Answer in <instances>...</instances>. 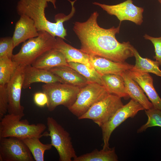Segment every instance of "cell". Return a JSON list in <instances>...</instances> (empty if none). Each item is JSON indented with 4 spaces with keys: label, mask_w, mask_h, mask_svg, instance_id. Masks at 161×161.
I'll use <instances>...</instances> for the list:
<instances>
[{
    "label": "cell",
    "mask_w": 161,
    "mask_h": 161,
    "mask_svg": "<svg viewBox=\"0 0 161 161\" xmlns=\"http://www.w3.org/2000/svg\"><path fill=\"white\" fill-rule=\"evenodd\" d=\"M98 16L97 12L95 11L86 21L74 23L73 29L80 42V50L89 55L118 63L126 62L128 58L134 56L133 46L130 43H121L116 38L121 24L116 27L103 28L97 23Z\"/></svg>",
    "instance_id": "obj_1"
},
{
    "label": "cell",
    "mask_w": 161,
    "mask_h": 161,
    "mask_svg": "<svg viewBox=\"0 0 161 161\" xmlns=\"http://www.w3.org/2000/svg\"><path fill=\"white\" fill-rule=\"evenodd\" d=\"M56 0H19L16 6V11L20 16L26 15L32 19L38 32L46 31L53 36L58 37L65 40L66 30L64 26V22L69 20L68 16L62 13L55 16V22L47 19L45 15V9L48 2H50L56 8Z\"/></svg>",
    "instance_id": "obj_2"
},
{
    "label": "cell",
    "mask_w": 161,
    "mask_h": 161,
    "mask_svg": "<svg viewBox=\"0 0 161 161\" xmlns=\"http://www.w3.org/2000/svg\"><path fill=\"white\" fill-rule=\"evenodd\" d=\"M56 38L46 31L39 32L38 36L23 42L12 60L18 66L31 65L38 57L47 50L54 48Z\"/></svg>",
    "instance_id": "obj_3"
},
{
    "label": "cell",
    "mask_w": 161,
    "mask_h": 161,
    "mask_svg": "<svg viewBox=\"0 0 161 161\" xmlns=\"http://www.w3.org/2000/svg\"><path fill=\"white\" fill-rule=\"evenodd\" d=\"M19 116L8 113L0 122V138L13 137L22 139L27 137L44 136L46 128L42 123L30 124L27 119L21 120Z\"/></svg>",
    "instance_id": "obj_4"
},
{
    "label": "cell",
    "mask_w": 161,
    "mask_h": 161,
    "mask_svg": "<svg viewBox=\"0 0 161 161\" xmlns=\"http://www.w3.org/2000/svg\"><path fill=\"white\" fill-rule=\"evenodd\" d=\"M49 132L44 133V136H49L51 143L57 150L60 161H71L77 156L69 133L52 117L47 119Z\"/></svg>",
    "instance_id": "obj_5"
},
{
    "label": "cell",
    "mask_w": 161,
    "mask_h": 161,
    "mask_svg": "<svg viewBox=\"0 0 161 161\" xmlns=\"http://www.w3.org/2000/svg\"><path fill=\"white\" fill-rule=\"evenodd\" d=\"M43 92L47 95L48 110L52 112L58 106L67 108L75 102L80 88L65 83L56 82L45 83L42 86Z\"/></svg>",
    "instance_id": "obj_6"
},
{
    "label": "cell",
    "mask_w": 161,
    "mask_h": 161,
    "mask_svg": "<svg viewBox=\"0 0 161 161\" xmlns=\"http://www.w3.org/2000/svg\"><path fill=\"white\" fill-rule=\"evenodd\" d=\"M109 94L103 86L89 83L80 88L75 102L68 109L78 118L86 113L95 103Z\"/></svg>",
    "instance_id": "obj_7"
},
{
    "label": "cell",
    "mask_w": 161,
    "mask_h": 161,
    "mask_svg": "<svg viewBox=\"0 0 161 161\" xmlns=\"http://www.w3.org/2000/svg\"><path fill=\"white\" fill-rule=\"evenodd\" d=\"M123 106L121 98L109 94L94 104L78 119L91 120L100 127Z\"/></svg>",
    "instance_id": "obj_8"
},
{
    "label": "cell",
    "mask_w": 161,
    "mask_h": 161,
    "mask_svg": "<svg viewBox=\"0 0 161 161\" xmlns=\"http://www.w3.org/2000/svg\"><path fill=\"white\" fill-rule=\"evenodd\" d=\"M144 110L141 105L132 99L119 109L107 122L100 127L103 141V149L109 148L111 136L117 127L127 118L134 117L139 111Z\"/></svg>",
    "instance_id": "obj_9"
},
{
    "label": "cell",
    "mask_w": 161,
    "mask_h": 161,
    "mask_svg": "<svg viewBox=\"0 0 161 161\" xmlns=\"http://www.w3.org/2000/svg\"><path fill=\"white\" fill-rule=\"evenodd\" d=\"M28 148L21 139L13 137L0 138V161H33Z\"/></svg>",
    "instance_id": "obj_10"
},
{
    "label": "cell",
    "mask_w": 161,
    "mask_h": 161,
    "mask_svg": "<svg viewBox=\"0 0 161 161\" xmlns=\"http://www.w3.org/2000/svg\"><path fill=\"white\" fill-rule=\"evenodd\" d=\"M93 4L99 6L109 14L116 16L120 21V23L123 21L128 20L137 25H140L143 21V8L134 4L132 0H126L113 5L97 2H94Z\"/></svg>",
    "instance_id": "obj_11"
},
{
    "label": "cell",
    "mask_w": 161,
    "mask_h": 161,
    "mask_svg": "<svg viewBox=\"0 0 161 161\" xmlns=\"http://www.w3.org/2000/svg\"><path fill=\"white\" fill-rule=\"evenodd\" d=\"M24 66L22 65L17 66L7 85L8 100L7 112L19 116L21 118L25 115L24 108L20 102Z\"/></svg>",
    "instance_id": "obj_12"
},
{
    "label": "cell",
    "mask_w": 161,
    "mask_h": 161,
    "mask_svg": "<svg viewBox=\"0 0 161 161\" xmlns=\"http://www.w3.org/2000/svg\"><path fill=\"white\" fill-rule=\"evenodd\" d=\"M131 78L139 85L151 101L154 108L161 110V99L154 86L153 78L148 73L133 68L128 70Z\"/></svg>",
    "instance_id": "obj_13"
},
{
    "label": "cell",
    "mask_w": 161,
    "mask_h": 161,
    "mask_svg": "<svg viewBox=\"0 0 161 161\" xmlns=\"http://www.w3.org/2000/svg\"><path fill=\"white\" fill-rule=\"evenodd\" d=\"M49 83L56 82L64 83L60 78L48 70L36 68L28 65L24 66L22 88L26 89L35 83Z\"/></svg>",
    "instance_id": "obj_14"
},
{
    "label": "cell",
    "mask_w": 161,
    "mask_h": 161,
    "mask_svg": "<svg viewBox=\"0 0 161 161\" xmlns=\"http://www.w3.org/2000/svg\"><path fill=\"white\" fill-rule=\"evenodd\" d=\"M15 24L12 37L14 48L29 39L38 36L39 32L33 20L25 15L20 16Z\"/></svg>",
    "instance_id": "obj_15"
},
{
    "label": "cell",
    "mask_w": 161,
    "mask_h": 161,
    "mask_svg": "<svg viewBox=\"0 0 161 161\" xmlns=\"http://www.w3.org/2000/svg\"><path fill=\"white\" fill-rule=\"evenodd\" d=\"M89 56L91 65L101 76L109 74L120 75L124 71L133 68L134 66L126 62L118 63L102 57Z\"/></svg>",
    "instance_id": "obj_16"
},
{
    "label": "cell",
    "mask_w": 161,
    "mask_h": 161,
    "mask_svg": "<svg viewBox=\"0 0 161 161\" xmlns=\"http://www.w3.org/2000/svg\"><path fill=\"white\" fill-rule=\"evenodd\" d=\"M55 48L64 56L67 62L83 64L91 69H94L89 60V56L80 49L75 48L66 43L63 38L57 37Z\"/></svg>",
    "instance_id": "obj_17"
},
{
    "label": "cell",
    "mask_w": 161,
    "mask_h": 161,
    "mask_svg": "<svg viewBox=\"0 0 161 161\" xmlns=\"http://www.w3.org/2000/svg\"><path fill=\"white\" fill-rule=\"evenodd\" d=\"M31 65L36 68L47 70L60 66H69L64 55L55 48L45 52Z\"/></svg>",
    "instance_id": "obj_18"
},
{
    "label": "cell",
    "mask_w": 161,
    "mask_h": 161,
    "mask_svg": "<svg viewBox=\"0 0 161 161\" xmlns=\"http://www.w3.org/2000/svg\"><path fill=\"white\" fill-rule=\"evenodd\" d=\"M120 75L123 79L126 92L131 99L139 103L145 110L154 107L144 94L142 88L130 76L128 70L123 72Z\"/></svg>",
    "instance_id": "obj_19"
},
{
    "label": "cell",
    "mask_w": 161,
    "mask_h": 161,
    "mask_svg": "<svg viewBox=\"0 0 161 161\" xmlns=\"http://www.w3.org/2000/svg\"><path fill=\"white\" fill-rule=\"evenodd\" d=\"M48 70L60 78L65 83L81 88L89 83L85 77L69 66H60Z\"/></svg>",
    "instance_id": "obj_20"
},
{
    "label": "cell",
    "mask_w": 161,
    "mask_h": 161,
    "mask_svg": "<svg viewBox=\"0 0 161 161\" xmlns=\"http://www.w3.org/2000/svg\"><path fill=\"white\" fill-rule=\"evenodd\" d=\"M103 86L110 94L115 95L120 98L128 99L123 79L120 75L109 74L101 76Z\"/></svg>",
    "instance_id": "obj_21"
},
{
    "label": "cell",
    "mask_w": 161,
    "mask_h": 161,
    "mask_svg": "<svg viewBox=\"0 0 161 161\" xmlns=\"http://www.w3.org/2000/svg\"><path fill=\"white\" fill-rule=\"evenodd\" d=\"M73 161H117L118 158L114 147L99 151L94 150L91 152L77 156Z\"/></svg>",
    "instance_id": "obj_22"
},
{
    "label": "cell",
    "mask_w": 161,
    "mask_h": 161,
    "mask_svg": "<svg viewBox=\"0 0 161 161\" xmlns=\"http://www.w3.org/2000/svg\"><path fill=\"white\" fill-rule=\"evenodd\" d=\"M132 50L135 58V63L133 68L142 72L151 73L161 77V70L159 68L160 64L158 61L142 57L134 47Z\"/></svg>",
    "instance_id": "obj_23"
},
{
    "label": "cell",
    "mask_w": 161,
    "mask_h": 161,
    "mask_svg": "<svg viewBox=\"0 0 161 161\" xmlns=\"http://www.w3.org/2000/svg\"><path fill=\"white\" fill-rule=\"evenodd\" d=\"M38 137H31L22 139L31 152L36 161H44L45 152L51 149V144H44L39 140Z\"/></svg>",
    "instance_id": "obj_24"
},
{
    "label": "cell",
    "mask_w": 161,
    "mask_h": 161,
    "mask_svg": "<svg viewBox=\"0 0 161 161\" xmlns=\"http://www.w3.org/2000/svg\"><path fill=\"white\" fill-rule=\"evenodd\" d=\"M69 66L85 77L89 83H96L103 85L101 76L95 69H91L80 63L69 62Z\"/></svg>",
    "instance_id": "obj_25"
},
{
    "label": "cell",
    "mask_w": 161,
    "mask_h": 161,
    "mask_svg": "<svg viewBox=\"0 0 161 161\" xmlns=\"http://www.w3.org/2000/svg\"><path fill=\"white\" fill-rule=\"evenodd\" d=\"M17 66L11 59L7 57L0 58V85L8 83Z\"/></svg>",
    "instance_id": "obj_26"
},
{
    "label": "cell",
    "mask_w": 161,
    "mask_h": 161,
    "mask_svg": "<svg viewBox=\"0 0 161 161\" xmlns=\"http://www.w3.org/2000/svg\"><path fill=\"white\" fill-rule=\"evenodd\" d=\"M148 119L146 123L137 130V133L142 132L148 128L153 126L161 127V110L154 107L145 110Z\"/></svg>",
    "instance_id": "obj_27"
},
{
    "label": "cell",
    "mask_w": 161,
    "mask_h": 161,
    "mask_svg": "<svg viewBox=\"0 0 161 161\" xmlns=\"http://www.w3.org/2000/svg\"><path fill=\"white\" fill-rule=\"evenodd\" d=\"M14 48L12 38L10 37H1L0 38V58L7 57L11 59Z\"/></svg>",
    "instance_id": "obj_28"
},
{
    "label": "cell",
    "mask_w": 161,
    "mask_h": 161,
    "mask_svg": "<svg viewBox=\"0 0 161 161\" xmlns=\"http://www.w3.org/2000/svg\"><path fill=\"white\" fill-rule=\"evenodd\" d=\"M7 85H0V119L7 112L8 100Z\"/></svg>",
    "instance_id": "obj_29"
},
{
    "label": "cell",
    "mask_w": 161,
    "mask_h": 161,
    "mask_svg": "<svg viewBox=\"0 0 161 161\" xmlns=\"http://www.w3.org/2000/svg\"><path fill=\"white\" fill-rule=\"evenodd\" d=\"M143 37L145 39L151 41L153 44L155 52V55L153 58L159 62L161 66V37H154L146 34Z\"/></svg>",
    "instance_id": "obj_30"
},
{
    "label": "cell",
    "mask_w": 161,
    "mask_h": 161,
    "mask_svg": "<svg viewBox=\"0 0 161 161\" xmlns=\"http://www.w3.org/2000/svg\"><path fill=\"white\" fill-rule=\"evenodd\" d=\"M33 99L35 103L40 107H43L47 105L48 100L47 95L43 92L35 93Z\"/></svg>",
    "instance_id": "obj_31"
},
{
    "label": "cell",
    "mask_w": 161,
    "mask_h": 161,
    "mask_svg": "<svg viewBox=\"0 0 161 161\" xmlns=\"http://www.w3.org/2000/svg\"><path fill=\"white\" fill-rule=\"evenodd\" d=\"M158 1L161 5V0H158Z\"/></svg>",
    "instance_id": "obj_32"
}]
</instances>
